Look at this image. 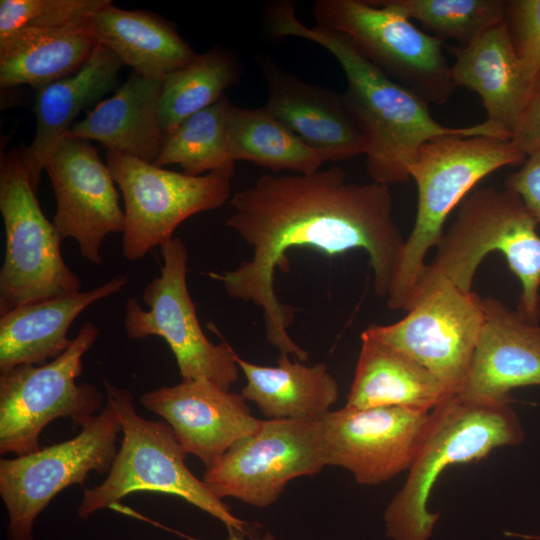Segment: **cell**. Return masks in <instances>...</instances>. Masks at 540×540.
I'll return each instance as SVG.
<instances>
[{"label": "cell", "instance_id": "6da1fadb", "mask_svg": "<svg viewBox=\"0 0 540 540\" xmlns=\"http://www.w3.org/2000/svg\"><path fill=\"white\" fill-rule=\"evenodd\" d=\"M229 203L234 213L226 224L252 248V257L233 270L208 275L229 297L262 308L266 338L280 354L300 361L309 357L287 331L296 309L282 304L274 289L276 272L289 271L291 248L309 247L328 256L364 250L374 291L387 297L405 244L388 185L348 183L344 170L332 166L308 175H263Z\"/></svg>", "mask_w": 540, "mask_h": 540}, {"label": "cell", "instance_id": "7a4b0ae2", "mask_svg": "<svg viewBox=\"0 0 540 540\" xmlns=\"http://www.w3.org/2000/svg\"><path fill=\"white\" fill-rule=\"evenodd\" d=\"M295 8L289 0L269 4L265 11L268 31L275 37L314 42L337 59L347 80L343 95L367 139L366 168L373 182L389 185L409 181V169L419 147L437 136L511 139L509 132L487 120L467 127L438 123L426 101L367 61L348 37L317 25H304Z\"/></svg>", "mask_w": 540, "mask_h": 540}, {"label": "cell", "instance_id": "3957f363", "mask_svg": "<svg viewBox=\"0 0 540 540\" xmlns=\"http://www.w3.org/2000/svg\"><path fill=\"white\" fill-rule=\"evenodd\" d=\"M537 227L538 223L513 191L505 187L474 188L461 201L454 220L444 230L414 294L438 280H447L466 293L473 291L472 283L479 265L489 253L497 251L505 257L521 285L516 312L525 321L539 324L540 235Z\"/></svg>", "mask_w": 540, "mask_h": 540}, {"label": "cell", "instance_id": "277c9868", "mask_svg": "<svg viewBox=\"0 0 540 540\" xmlns=\"http://www.w3.org/2000/svg\"><path fill=\"white\" fill-rule=\"evenodd\" d=\"M526 158L511 139L493 136L443 135L419 147L409 169L418 189L417 213L386 297L390 309L408 310L426 256L454 208L483 178L505 166H521Z\"/></svg>", "mask_w": 540, "mask_h": 540}, {"label": "cell", "instance_id": "5b68a950", "mask_svg": "<svg viewBox=\"0 0 540 540\" xmlns=\"http://www.w3.org/2000/svg\"><path fill=\"white\" fill-rule=\"evenodd\" d=\"M524 433L509 402L450 395L430 412V422L401 490L384 513L392 540H429L439 513L427 508L433 487L451 465L478 461L492 450L515 446Z\"/></svg>", "mask_w": 540, "mask_h": 540}, {"label": "cell", "instance_id": "8992f818", "mask_svg": "<svg viewBox=\"0 0 540 540\" xmlns=\"http://www.w3.org/2000/svg\"><path fill=\"white\" fill-rule=\"evenodd\" d=\"M104 388L106 402L120 422L122 439L107 478L95 487L84 488L78 517L86 520L131 493L148 491L180 497L224 523L230 533H244L246 523L188 469V454L172 428L165 421L141 417L129 390L108 380H104Z\"/></svg>", "mask_w": 540, "mask_h": 540}, {"label": "cell", "instance_id": "52a82bcc", "mask_svg": "<svg viewBox=\"0 0 540 540\" xmlns=\"http://www.w3.org/2000/svg\"><path fill=\"white\" fill-rule=\"evenodd\" d=\"M0 212L5 230L0 315L23 305L81 291L79 277L63 259V238L40 208L21 149H10L1 155Z\"/></svg>", "mask_w": 540, "mask_h": 540}, {"label": "cell", "instance_id": "ba28073f", "mask_svg": "<svg viewBox=\"0 0 540 540\" xmlns=\"http://www.w3.org/2000/svg\"><path fill=\"white\" fill-rule=\"evenodd\" d=\"M85 322L70 346L42 365H20L0 372V453L23 456L40 449L43 429L57 418L81 428L102 410L104 395L89 382L78 383L83 356L99 337Z\"/></svg>", "mask_w": 540, "mask_h": 540}, {"label": "cell", "instance_id": "9c48e42d", "mask_svg": "<svg viewBox=\"0 0 540 540\" xmlns=\"http://www.w3.org/2000/svg\"><path fill=\"white\" fill-rule=\"evenodd\" d=\"M317 26L338 31L390 79L428 104L443 105L456 86L443 41L373 0H317Z\"/></svg>", "mask_w": 540, "mask_h": 540}, {"label": "cell", "instance_id": "30bf717a", "mask_svg": "<svg viewBox=\"0 0 540 540\" xmlns=\"http://www.w3.org/2000/svg\"><path fill=\"white\" fill-rule=\"evenodd\" d=\"M160 275L144 288L143 309L135 297L125 305L124 329L131 339L163 338L182 380H207L230 391L239 378L237 354L226 342L212 343L203 332L187 285L188 251L181 238L160 246Z\"/></svg>", "mask_w": 540, "mask_h": 540}, {"label": "cell", "instance_id": "8fae6325", "mask_svg": "<svg viewBox=\"0 0 540 540\" xmlns=\"http://www.w3.org/2000/svg\"><path fill=\"white\" fill-rule=\"evenodd\" d=\"M121 425L106 405L72 439L0 460V496L7 509V540H34L36 519L65 488H85L91 472L109 473Z\"/></svg>", "mask_w": 540, "mask_h": 540}, {"label": "cell", "instance_id": "7c38bea8", "mask_svg": "<svg viewBox=\"0 0 540 540\" xmlns=\"http://www.w3.org/2000/svg\"><path fill=\"white\" fill-rule=\"evenodd\" d=\"M106 164L123 195L122 252L131 262L173 238L190 216L219 208L231 196L233 175L224 172L192 176L112 150Z\"/></svg>", "mask_w": 540, "mask_h": 540}, {"label": "cell", "instance_id": "4fadbf2b", "mask_svg": "<svg viewBox=\"0 0 540 540\" xmlns=\"http://www.w3.org/2000/svg\"><path fill=\"white\" fill-rule=\"evenodd\" d=\"M485 321L483 299L438 280L414 294L407 314L369 335L405 353L429 370L450 395H458L470 372Z\"/></svg>", "mask_w": 540, "mask_h": 540}, {"label": "cell", "instance_id": "5bb4252c", "mask_svg": "<svg viewBox=\"0 0 540 540\" xmlns=\"http://www.w3.org/2000/svg\"><path fill=\"white\" fill-rule=\"evenodd\" d=\"M320 420L269 419L235 442L203 481L219 499L234 498L265 508L291 480L326 467Z\"/></svg>", "mask_w": 540, "mask_h": 540}, {"label": "cell", "instance_id": "9a60e30c", "mask_svg": "<svg viewBox=\"0 0 540 540\" xmlns=\"http://www.w3.org/2000/svg\"><path fill=\"white\" fill-rule=\"evenodd\" d=\"M430 412L402 406H344L320 419L327 466L350 471L362 485H376L408 470L421 446Z\"/></svg>", "mask_w": 540, "mask_h": 540}, {"label": "cell", "instance_id": "2e32d148", "mask_svg": "<svg viewBox=\"0 0 540 540\" xmlns=\"http://www.w3.org/2000/svg\"><path fill=\"white\" fill-rule=\"evenodd\" d=\"M45 170L56 197L53 224L63 239L78 243L84 259L101 264L103 240L122 233L125 225L110 169L90 141L67 136L48 158Z\"/></svg>", "mask_w": 540, "mask_h": 540}, {"label": "cell", "instance_id": "e0dca14e", "mask_svg": "<svg viewBox=\"0 0 540 540\" xmlns=\"http://www.w3.org/2000/svg\"><path fill=\"white\" fill-rule=\"evenodd\" d=\"M141 403L164 419L185 452L198 457L206 469L262 421L251 414L241 393L207 380H181L147 391Z\"/></svg>", "mask_w": 540, "mask_h": 540}, {"label": "cell", "instance_id": "ac0fdd59", "mask_svg": "<svg viewBox=\"0 0 540 540\" xmlns=\"http://www.w3.org/2000/svg\"><path fill=\"white\" fill-rule=\"evenodd\" d=\"M265 108L325 161L365 155L367 139L343 94L262 62Z\"/></svg>", "mask_w": 540, "mask_h": 540}, {"label": "cell", "instance_id": "d6986e66", "mask_svg": "<svg viewBox=\"0 0 540 540\" xmlns=\"http://www.w3.org/2000/svg\"><path fill=\"white\" fill-rule=\"evenodd\" d=\"M485 321L467 381L458 394L476 401L509 402L517 387L540 385V324L485 298Z\"/></svg>", "mask_w": 540, "mask_h": 540}, {"label": "cell", "instance_id": "ffe728a7", "mask_svg": "<svg viewBox=\"0 0 540 540\" xmlns=\"http://www.w3.org/2000/svg\"><path fill=\"white\" fill-rule=\"evenodd\" d=\"M123 66L114 52L98 43L75 73L37 90L34 138L28 147L21 149L29 181L36 192L48 158L68 136L76 117L119 88V72Z\"/></svg>", "mask_w": 540, "mask_h": 540}, {"label": "cell", "instance_id": "44dd1931", "mask_svg": "<svg viewBox=\"0 0 540 540\" xmlns=\"http://www.w3.org/2000/svg\"><path fill=\"white\" fill-rule=\"evenodd\" d=\"M451 66L456 87L476 92L487 121L512 132L533 94L516 54L506 19L498 22L467 46H452Z\"/></svg>", "mask_w": 540, "mask_h": 540}, {"label": "cell", "instance_id": "7402d4cb", "mask_svg": "<svg viewBox=\"0 0 540 540\" xmlns=\"http://www.w3.org/2000/svg\"><path fill=\"white\" fill-rule=\"evenodd\" d=\"M128 283L121 274L87 291L17 307L0 315V372L20 365H42L71 344L69 329L93 303L119 293Z\"/></svg>", "mask_w": 540, "mask_h": 540}, {"label": "cell", "instance_id": "603a6c76", "mask_svg": "<svg viewBox=\"0 0 540 540\" xmlns=\"http://www.w3.org/2000/svg\"><path fill=\"white\" fill-rule=\"evenodd\" d=\"M162 80L132 72L115 93L72 126L68 137L95 140L107 150L153 163L164 142Z\"/></svg>", "mask_w": 540, "mask_h": 540}, {"label": "cell", "instance_id": "cb8c5ba5", "mask_svg": "<svg viewBox=\"0 0 540 540\" xmlns=\"http://www.w3.org/2000/svg\"><path fill=\"white\" fill-rule=\"evenodd\" d=\"M448 396L442 383L420 363L362 332L346 406H402L431 411Z\"/></svg>", "mask_w": 540, "mask_h": 540}, {"label": "cell", "instance_id": "d4e9b609", "mask_svg": "<svg viewBox=\"0 0 540 540\" xmlns=\"http://www.w3.org/2000/svg\"><path fill=\"white\" fill-rule=\"evenodd\" d=\"M89 24L99 44L147 78L163 80L197 56L170 23L144 11L121 9L111 2Z\"/></svg>", "mask_w": 540, "mask_h": 540}, {"label": "cell", "instance_id": "484cf974", "mask_svg": "<svg viewBox=\"0 0 540 540\" xmlns=\"http://www.w3.org/2000/svg\"><path fill=\"white\" fill-rule=\"evenodd\" d=\"M246 377L241 394L269 419L320 420L338 398V384L325 363L312 366L280 354L276 366L236 357Z\"/></svg>", "mask_w": 540, "mask_h": 540}, {"label": "cell", "instance_id": "4316f807", "mask_svg": "<svg viewBox=\"0 0 540 540\" xmlns=\"http://www.w3.org/2000/svg\"><path fill=\"white\" fill-rule=\"evenodd\" d=\"M97 44L89 22L12 32L0 38V87L28 85L38 90L75 73Z\"/></svg>", "mask_w": 540, "mask_h": 540}, {"label": "cell", "instance_id": "83f0119b", "mask_svg": "<svg viewBox=\"0 0 540 540\" xmlns=\"http://www.w3.org/2000/svg\"><path fill=\"white\" fill-rule=\"evenodd\" d=\"M227 141L233 161L246 160L273 171L308 175L319 171L325 162L265 107L243 108L232 104Z\"/></svg>", "mask_w": 540, "mask_h": 540}, {"label": "cell", "instance_id": "f1b7e54d", "mask_svg": "<svg viewBox=\"0 0 540 540\" xmlns=\"http://www.w3.org/2000/svg\"><path fill=\"white\" fill-rule=\"evenodd\" d=\"M240 75L236 57L221 49L197 54L188 65L167 75L162 80L159 108L164 137L191 115L220 100Z\"/></svg>", "mask_w": 540, "mask_h": 540}, {"label": "cell", "instance_id": "f546056e", "mask_svg": "<svg viewBox=\"0 0 540 540\" xmlns=\"http://www.w3.org/2000/svg\"><path fill=\"white\" fill-rule=\"evenodd\" d=\"M232 103L224 95L213 105L191 115L168 136L154 164H178L192 176L204 172L233 175L235 161L227 141V120Z\"/></svg>", "mask_w": 540, "mask_h": 540}, {"label": "cell", "instance_id": "4dcf8cb0", "mask_svg": "<svg viewBox=\"0 0 540 540\" xmlns=\"http://www.w3.org/2000/svg\"><path fill=\"white\" fill-rule=\"evenodd\" d=\"M408 19L417 20L433 36L467 46L505 19L502 0H373Z\"/></svg>", "mask_w": 540, "mask_h": 540}, {"label": "cell", "instance_id": "1f68e13d", "mask_svg": "<svg viewBox=\"0 0 540 540\" xmlns=\"http://www.w3.org/2000/svg\"><path fill=\"white\" fill-rule=\"evenodd\" d=\"M110 0H1L0 38L23 29L82 25Z\"/></svg>", "mask_w": 540, "mask_h": 540}, {"label": "cell", "instance_id": "d6a6232c", "mask_svg": "<svg viewBox=\"0 0 540 540\" xmlns=\"http://www.w3.org/2000/svg\"><path fill=\"white\" fill-rule=\"evenodd\" d=\"M505 19L526 79L540 75V0L506 1Z\"/></svg>", "mask_w": 540, "mask_h": 540}, {"label": "cell", "instance_id": "836d02e7", "mask_svg": "<svg viewBox=\"0 0 540 540\" xmlns=\"http://www.w3.org/2000/svg\"><path fill=\"white\" fill-rule=\"evenodd\" d=\"M505 188L516 193L540 224V151L527 156L519 170L510 174Z\"/></svg>", "mask_w": 540, "mask_h": 540}, {"label": "cell", "instance_id": "e575fe53", "mask_svg": "<svg viewBox=\"0 0 540 540\" xmlns=\"http://www.w3.org/2000/svg\"><path fill=\"white\" fill-rule=\"evenodd\" d=\"M511 140L526 157L540 151V94H533L521 114Z\"/></svg>", "mask_w": 540, "mask_h": 540}, {"label": "cell", "instance_id": "d590c367", "mask_svg": "<svg viewBox=\"0 0 540 540\" xmlns=\"http://www.w3.org/2000/svg\"><path fill=\"white\" fill-rule=\"evenodd\" d=\"M533 94H540V75L538 76L534 84Z\"/></svg>", "mask_w": 540, "mask_h": 540}, {"label": "cell", "instance_id": "8d00e7d4", "mask_svg": "<svg viewBox=\"0 0 540 540\" xmlns=\"http://www.w3.org/2000/svg\"><path fill=\"white\" fill-rule=\"evenodd\" d=\"M227 540H241V539L235 536L234 533H230V536Z\"/></svg>", "mask_w": 540, "mask_h": 540}]
</instances>
